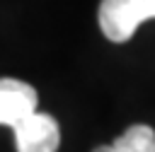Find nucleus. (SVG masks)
<instances>
[{
    "label": "nucleus",
    "mask_w": 155,
    "mask_h": 152,
    "mask_svg": "<svg viewBox=\"0 0 155 152\" xmlns=\"http://www.w3.org/2000/svg\"><path fill=\"white\" fill-rule=\"evenodd\" d=\"M97 19L99 29L109 41L124 43L136 34V29L145 19H150V14L140 0H102Z\"/></svg>",
    "instance_id": "obj_1"
},
{
    "label": "nucleus",
    "mask_w": 155,
    "mask_h": 152,
    "mask_svg": "<svg viewBox=\"0 0 155 152\" xmlns=\"http://www.w3.org/2000/svg\"><path fill=\"white\" fill-rule=\"evenodd\" d=\"M17 152H56L61 145V128L53 116L31 111L12 125Z\"/></svg>",
    "instance_id": "obj_2"
},
{
    "label": "nucleus",
    "mask_w": 155,
    "mask_h": 152,
    "mask_svg": "<svg viewBox=\"0 0 155 152\" xmlns=\"http://www.w3.org/2000/svg\"><path fill=\"white\" fill-rule=\"evenodd\" d=\"M36 109V89L22 80L0 77V125H15Z\"/></svg>",
    "instance_id": "obj_3"
},
{
    "label": "nucleus",
    "mask_w": 155,
    "mask_h": 152,
    "mask_svg": "<svg viewBox=\"0 0 155 152\" xmlns=\"http://www.w3.org/2000/svg\"><path fill=\"white\" fill-rule=\"evenodd\" d=\"M92 152H155V130L150 125L136 123L126 128L111 145H99Z\"/></svg>",
    "instance_id": "obj_4"
},
{
    "label": "nucleus",
    "mask_w": 155,
    "mask_h": 152,
    "mask_svg": "<svg viewBox=\"0 0 155 152\" xmlns=\"http://www.w3.org/2000/svg\"><path fill=\"white\" fill-rule=\"evenodd\" d=\"M143 5H145V10H148V14H150V19H155V0H140Z\"/></svg>",
    "instance_id": "obj_5"
}]
</instances>
